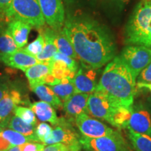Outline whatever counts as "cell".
<instances>
[{
    "label": "cell",
    "mask_w": 151,
    "mask_h": 151,
    "mask_svg": "<svg viewBox=\"0 0 151 151\" xmlns=\"http://www.w3.org/2000/svg\"><path fill=\"white\" fill-rule=\"evenodd\" d=\"M124 43L151 48V0H141L126 24Z\"/></svg>",
    "instance_id": "3"
},
{
    "label": "cell",
    "mask_w": 151,
    "mask_h": 151,
    "mask_svg": "<svg viewBox=\"0 0 151 151\" xmlns=\"http://www.w3.org/2000/svg\"><path fill=\"white\" fill-rule=\"evenodd\" d=\"M136 79L120 57H116L104 70L96 90L102 92L121 106L133 105L136 94Z\"/></svg>",
    "instance_id": "2"
},
{
    "label": "cell",
    "mask_w": 151,
    "mask_h": 151,
    "mask_svg": "<svg viewBox=\"0 0 151 151\" xmlns=\"http://www.w3.org/2000/svg\"><path fill=\"white\" fill-rule=\"evenodd\" d=\"M6 24L0 22V52L11 53L18 50V46L9 33Z\"/></svg>",
    "instance_id": "23"
},
{
    "label": "cell",
    "mask_w": 151,
    "mask_h": 151,
    "mask_svg": "<svg viewBox=\"0 0 151 151\" xmlns=\"http://www.w3.org/2000/svg\"><path fill=\"white\" fill-rule=\"evenodd\" d=\"M137 87L139 88H147L150 90L151 92V83L150 84H137Z\"/></svg>",
    "instance_id": "38"
},
{
    "label": "cell",
    "mask_w": 151,
    "mask_h": 151,
    "mask_svg": "<svg viewBox=\"0 0 151 151\" xmlns=\"http://www.w3.org/2000/svg\"><path fill=\"white\" fill-rule=\"evenodd\" d=\"M9 90V87L6 83L0 81V100L4 97V95Z\"/></svg>",
    "instance_id": "36"
},
{
    "label": "cell",
    "mask_w": 151,
    "mask_h": 151,
    "mask_svg": "<svg viewBox=\"0 0 151 151\" xmlns=\"http://www.w3.org/2000/svg\"><path fill=\"white\" fill-rule=\"evenodd\" d=\"M46 145L39 142H29L20 146L21 151H43Z\"/></svg>",
    "instance_id": "32"
},
{
    "label": "cell",
    "mask_w": 151,
    "mask_h": 151,
    "mask_svg": "<svg viewBox=\"0 0 151 151\" xmlns=\"http://www.w3.org/2000/svg\"><path fill=\"white\" fill-rule=\"evenodd\" d=\"M52 131V128L50 124L41 122L36 127V136L40 142L45 143L47 139L50 137Z\"/></svg>",
    "instance_id": "29"
},
{
    "label": "cell",
    "mask_w": 151,
    "mask_h": 151,
    "mask_svg": "<svg viewBox=\"0 0 151 151\" xmlns=\"http://www.w3.org/2000/svg\"><path fill=\"white\" fill-rule=\"evenodd\" d=\"M54 41L58 52L71 57L73 59H78L74 48L69 39H68L67 36L66 35L63 28L58 31L55 30Z\"/></svg>",
    "instance_id": "21"
},
{
    "label": "cell",
    "mask_w": 151,
    "mask_h": 151,
    "mask_svg": "<svg viewBox=\"0 0 151 151\" xmlns=\"http://www.w3.org/2000/svg\"><path fill=\"white\" fill-rule=\"evenodd\" d=\"M127 129L128 137L136 151H151V137Z\"/></svg>",
    "instance_id": "25"
},
{
    "label": "cell",
    "mask_w": 151,
    "mask_h": 151,
    "mask_svg": "<svg viewBox=\"0 0 151 151\" xmlns=\"http://www.w3.org/2000/svg\"><path fill=\"white\" fill-rule=\"evenodd\" d=\"M43 45H44V38H43L42 34L40 32L35 41L22 48L28 53L37 58V56L39 55L42 51Z\"/></svg>",
    "instance_id": "28"
},
{
    "label": "cell",
    "mask_w": 151,
    "mask_h": 151,
    "mask_svg": "<svg viewBox=\"0 0 151 151\" xmlns=\"http://www.w3.org/2000/svg\"><path fill=\"white\" fill-rule=\"evenodd\" d=\"M32 26L20 20H10L7 28L18 48H22L27 44Z\"/></svg>",
    "instance_id": "15"
},
{
    "label": "cell",
    "mask_w": 151,
    "mask_h": 151,
    "mask_svg": "<svg viewBox=\"0 0 151 151\" xmlns=\"http://www.w3.org/2000/svg\"><path fill=\"white\" fill-rule=\"evenodd\" d=\"M11 147L13 146H11V143L7 140H6L0 134V151H7Z\"/></svg>",
    "instance_id": "35"
},
{
    "label": "cell",
    "mask_w": 151,
    "mask_h": 151,
    "mask_svg": "<svg viewBox=\"0 0 151 151\" xmlns=\"http://www.w3.org/2000/svg\"><path fill=\"white\" fill-rule=\"evenodd\" d=\"M137 78V84L151 83V62L141 71Z\"/></svg>",
    "instance_id": "31"
},
{
    "label": "cell",
    "mask_w": 151,
    "mask_h": 151,
    "mask_svg": "<svg viewBox=\"0 0 151 151\" xmlns=\"http://www.w3.org/2000/svg\"><path fill=\"white\" fill-rule=\"evenodd\" d=\"M7 151H21V148L20 146H13Z\"/></svg>",
    "instance_id": "39"
},
{
    "label": "cell",
    "mask_w": 151,
    "mask_h": 151,
    "mask_svg": "<svg viewBox=\"0 0 151 151\" xmlns=\"http://www.w3.org/2000/svg\"><path fill=\"white\" fill-rule=\"evenodd\" d=\"M4 14L9 21L20 20L37 28L46 24L38 0H12Z\"/></svg>",
    "instance_id": "4"
},
{
    "label": "cell",
    "mask_w": 151,
    "mask_h": 151,
    "mask_svg": "<svg viewBox=\"0 0 151 151\" xmlns=\"http://www.w3.org/2000/svg\"><path fill=\"white\" fill-rule=\"evenodd\" d=\"M46 23L52 29H62L65 22V12L62 0H38Z\"/></svg>",
    "instance_id": "9"
},
{
    "label": "cell",
    "mask_w": 151,
    "mask_h": 151,
    "mask_svg": "<svg viewBox=\"0 0 151 151\" xmlns=\"http://www.w3.org/2000/svg\"><path fill=\"white\" fill-rule=\"evenodd\" d=\"M0 134L6 140L8 141L12 146H20L24 145V143L29 142H40L36 135L28 137L11 129L1 128Z\"/></svg>",
    "instance_id": "22"
},
{
    "label": "cell",
    "mask_w": 151,
    "mask_h": 151,
    "mask_svg": "<svg viewBox=\"0 0 151 151\" xmlns=\"http://www.w3.org/2000/svg\"><path fill=\"white\" fill-rule=\"evenodd\" d=\"M29 82L41 81L46 75L51 73V66L48 62L43 63L39 62L36 65L32 66L24 71Z\"/></svg>",
    "instance_id": "24"
},
{
    "label": "cell",
    "mask_w": 151,
    "mask_h": 151,
    "mask_svg": "<svg viewBox=\"0 0 151 151\" xmlns=\"http://www.w3.org/2000/svg\"><path fill=\"white\" fill-rule=\"evenodd\" d=\"M42 81L43 84L47 85V86H55V85L60 83L61 82V80H59V79L56 78L54 76L50 73H49V74L46 75V76L42 79Z\"/></svg>",
    "instance_id": "34"
},
{
    "label": "cell",
    "mask_w": 151,
    "mask_h": 151,
    "mask_svg": "<svg viewBox=\"0 0 151 151\" xmlns=\"http://www.w3.org/2000/svg\"><path fill=\"white\" fill-rule=\"evenodd\" d=\"M50 88L63 102L75 94L73 80L69 78H62L60 83L50 86Z\"/></svg>",
    "instance_id": "26"
},
{
    "label": "cell",
    "mask_w": 151,
    "mask_h": 151,
    "mask_svg": "<svg viewBox=\"0 0 151 151\" xmlns=\"http://www.w3.org/2000/svg\"><path fill=\"white\" fill-rule=\"evenodd\" d=\"M80 137L73 129L70 123L65 119H60V123L52 129L50 137L47 139L45 145L55 143H63L70 151H80L82 146L80 143Z\"/></svg>",
    "instance_id": "7"
},
{
    "label": "cell",
    "mask_w": 151,
    "mask_h": 151,
    "mask_svg": "<svg viewBox=\"0 0 151 151\" xmlns=\"http://www.w3.org/2000/svg\"><path fill=\"white\" fill-rule=\"evenodd\" d=\"M12 0H0V12H4L9 7Z\"/></svg>",
    "instance_id": "37"
},
{
    "label": "cell",
    "mask_w": 151,
    "mask_h": 151,
    "mask_svg": "<svg viewBox=\"0 0 151 151\" xmlns=\"http://www.w3.org/2000/svg\"><path fill=\"white\" fill-rule=\"evenodd\" d=\"M89 94L76 93L63 102L62 108L69 120H75L78 115L87 113V103Z\"/></svg>",
    "instance_id": "14"
},
{
    "label": "cell",
    "mask_w": 151,
    "mask_h": 151,
    "mask_svg": "<svg viewBox=\"0 0 151 151\" xmlns=\"http://www.w3.org/2000/svg\"><path fill=\"white\" fill-rule=\"evenodd\" d=\"M1 127H0V130H1Z\"/></svg>",
    "instance_id": "42"
},
{
    "label": "cell",
    "mask_w": 151,
    "mask_h": 151,
    "mask_svg": "<svg viewBox=\"0 0 151 151\" xmlns=\"http://www.w3.org/2000/svg\"><path fill=\"white\" fill-rule=\"evenodd\" d=\"M0 62H2L9 67L24 71L39 62L37 58L28 53L23 48H19L18 50L11 53L0 52Z\"/></svg>",
    "instance_id": "12"
},
{
    "label": "cell",
    "mask_w": 151,
    "mask_h": 151,
    "mask_svg": "<svg viewBox=\"0 0 151 151\" xmlns=\"http://www.w3.org/2000/svg\"><path fill=\"white\" fill-rule=\"evenodd\" d=\"M119 57L137 78L141 71L151 62V48L143 46L128 45L123 48Z\"/></svg>",
    "instance_id": "6"
},
{
    "label": "cell",
    "mask_w": 151,
    "mask_h": 151,
    "mask_svg": "<svg viewBox=\"0 0 151 151\" xmlns=\"http://www.w3.org/2000/svg\"><path fill=\"white\" fill-rule=\"evenodd\" d=\"M29 108L34 111L36 116L43 122H48L53 126L58 125L60 119L57 116L54 107L50 104L41 101L30 104Z\"/></svg>",
    "instance_id": "16"
},
{
    "label": "cell",
    "mask_w": 151,
    "mask_h": 151,
    "mask_svg": "<svg viewBox=\"0 0 151 151\" xmlns=\"http://www.w3.org/2000/svg\"><path fill=\"white\" fill-rule=\"evenodd\" d=\"M63 29L83 66L99 69L114 58L116 48L112 33L94 19L69 16Z\"/></svg>",
    "instance_id": "1"
},
{
    "label": "cell",
    "mask_w": 151,
    "mask_h": 151,
    "mask_svg": "<svg viewBox=\"0 0 151 151\" xmlns=\"http://www.w3.org/2000/svg\"><path fill=\"white\" fill-rule=\"evenodd\" d=\"M15 116L21 118L23 121L28 124L37 125V119L34 111L30 108L17 106L13 111Z\"/></svg>",
    "instance_id": "27"
},
{
    "label": "cell",
    "mask_w": 151,
    "mask_h": 151,
    "mask_svg": "<svg viewBox=\"0 0 151 151\" xmlns=\"http://www.w3.org/2000/svg\"><path fill=\"white\" fill-rule=\"evenodd\" d=\"M50 61H62L65 62L71 71H73V72H77V70H78V64H77L75 59L58 51L55 54V55L52 57Z\"/></svg>",
    "instance_id": "30"
},
{
    "label": "cell",
    "mask_w": 151,
    "mask_h": 151,
    "mask_svg": "<svg viewBox=\"0 0 151 151\" xmlns=\"http://www.w3.org/2000/svg\"><path fill=\"white\" fill-rule=\"evenodd\" d=\"M22 102L21 94L17 90L9 88L4 97L0 100V122L8 118L14 109Z\"/></svg>",
    "instance_id": "17"
},
{
    "label": "cell",
    "mask_w": 151,
    "mask_h": 151,
    "mask_svg": "<svg viewBox=\"0 0 151 151\" xmlns=\"http://www.w3.org/2000/svg\"><path fill=\"white\" fill-rule=\"evenodd\" d=\"M0 127H8L28 137L36 135V125L28 124L16 116L8 117L0 123Z\"/></svg>",
    "instance_id": "19"
},
{
    "label": "cell",
    "mask_w": 151,
    "mask_h": 151,
    "mask_svg": "<svg viewBox=\"0 0 151 151\" xmlns=\"http://www.w3.org/2000/svg\"><path fill=\"white\" fill-rule=\"evenodd\" d=\"M65 151H70L69 150H65Z\"/></svg>",
    "instance_id": "41"
},
{
    "label": "cell",
    "mask_w": 151,
    "mask_h": 151,
    "mask_svg": "<svg viewBox=\"0 0 151 151\" xmlns=\"http://www.w3.org/2000/svg\"><path fill=\"white\" fill-rule=\"evenodd\" d=\"M120 106L102 92L95 90L89 94L87 114L113 124V116Z\"/></svg>",
    "instance_id": "5"
},
{
    "label": "cell",
    "mask_w": 151,
    "mask_h": 151,
    "mask_svg": "<svg viewBox=\"0 0 151 151\" xmlns=\"http://www.w3.org/2000/svg\"><path fill=\"white\" fill-rule=\"evenodd\" d=\"M127 129L151 137V113L146 105H132V114Z\"/></svg>",
    "instance_id": "11"
},
{
    "label": "cell",
    "mask_w": 151,
    "mask_h": 151,
    "mask_svg": "<svg viewBox=\"0 0 151 151\" xmlns=\"http://www.w3.org/2000/svg\"><path fill=\"white\" fill-rule=\"evenodd\" d=\"M77 127L83 136L90 138H98L101 137H111L118 135V133L114 131L106 124L97 119L92 118L86 113L78 115L74 120Z\"/></svg>",
    "instance_id": "8"
},
{
    "label": "cell",
    "mask_w": 151,
    "mask_h": 151,
    "mask_svg": "<svg viewBox=\"0 0 151 151\" xmlns=\"http://www.w3.org/2000/svg\"><path fill=\"white\" fill-rule=\"evenodd\" d=\"M88 151H93V150H88Z\"/></svg>",
    "instance_id": "43"
},
{
    "label": "cell",
    "mask_w": 151,
    "mask_h": 151,
    "mask_svg": "<svg viewBox=\"0 0 151 151\" xmlns=\"http://www.w3.org/2000/svg\"><path fill=\"white\" fill-rule=\"evenodd\" d=\"M147 107H148V109H149V111H150V112L151 113V99H149L148 100V103H147Z\"/></svg>",
    "instance_id": "40"
},
{
    "label": "cell",
    "mask_w": 151,
    "mask_h": 151,
    "mask_svg": "<svg viewBox=\"0 0 151 151\" xmlns=\"http://www.w3.org/2000/svg\"><path fill=\"white\" fill-rule=\"evenodd\" d=\"M69 150V148L63 143H55L51 145H46L43 151H65Z\"/></svg>",
    "instance_id": "33"
},
{
    "label": "cell",
    "mask_w": 151,
    "mask_h": 151,
    "mask_svg": "<svg viewBox=\"0 0 151 151\" xmlns=\"http://www.w3.org/2000/svg\"><path fill=\"white\" fill-rule=\"evenodd\" d=\"M41 33L44 38V45L42 51L37 56V59L39 62L47 63L51 60L52 57L58 52L54 41L55 30L51 28H46L41 32Z\"/></svg>",
    "instance_id": "18"
},
{
    "label": "cell",
    "mask_w": 151,
    "mask_h": 151,
    "mask_svg": "<svg viewBox=\"0 0 151 151\" xmlns=\"http://www.w3.org/2000/svg\"><path fill=\"white\" fill-rule=\"evenodd\" d=\"M32 90L41 101L50 104L55 108L59 109L63 105L61 100L52 91L50 86L45 84H39L32 88Z\"/></svg>",
    "instance_id": "20"
},
{
    "label": "cell",
    "mask_w": 151,
    "mask_h": 151,
    "mask_svg": "<svg viewBox=\"0 0 151 151\" xmlns=\"http://www.w3.org/2000/svg\"><path fill=\"white\" fill-rule=\"evenodd\" d=\"M82 148L93 151H122V139L118 134L111 137L90 138L83 136L80 138Z\"/></svg>",
    "instance_id": "10"
},
{
    "label": "cell",
    "mask_w": 151,
    "mask_h": 151,
    "mask_svg": "<svg viewBox=\"0 0 151 151\" xmlns=\"http://www.w3.org/2000/svg\"><path fill=\"white\" fill-rule=\"evenodd\" d=\"M97 72L92 68L82 66L76 73L73 83L76 93L91 94L96 89Z\"/></svg>",
    "instance_id": "13"
}]
</instances>
